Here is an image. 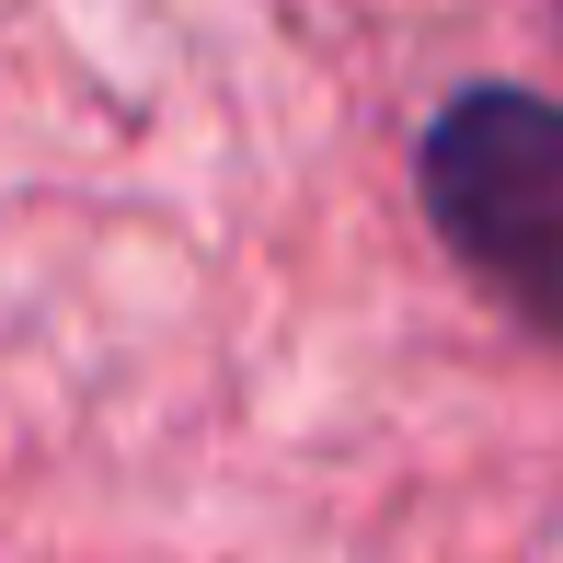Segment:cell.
Listing matches in <instances>:
<instances>
[{
  "label": "cell",
  "instance_id": "1",
  "mask_svg": "<svg viewBox=\"0 0 563 563\" xmlns=\"http://www.w3.org/2000/svg\"><path fill=\"white\" fill-rule=\"evenodd\" d=\"M426 208L506 311L563 334V104L460 92L426 139Z\"/></svg>",
  "mask_w": 563,
  "mask_h": 563
}]
</instances>
